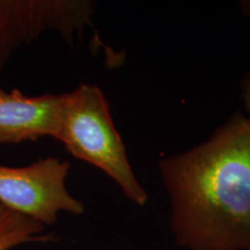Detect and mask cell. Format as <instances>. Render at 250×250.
Wrapping results in <instances>:
<instances>
[{
    "instance_id": "1",
    "label": "cell",
    "mask_w": 250,
    "mask_h": 250,
    "mask_svg": "<svg viewBox=\"0 0 250 250\" xmlns=\"http://www.w3.org/2000/svg\"><path fill=\"white\" fill-rule=\"evenodd\" d=\"M158 166L180 248L250 250V121L243 112Z\"/></svg>"
},
{
    "instance_id": "2",
    "label": "cell",
    "mask_w": 250,
    "mask_h": 250,
    "mask_svg": "<svg viewBox=\"0 0 250 250\" xmlns=\"http://www.w3.org/2000/svg\"><path fill=\"white\" fill-rule=\"evenodd\" d=\"M62 96L55 139L62 142L72 155L108 175L127 201L139 208L145 206L148 195L131 167L102 90L83 83Z\"/></svg>"
},
{
    "instance_id": "3",
    "label": "cell",
    "mask_w": 250,
    "mask_h": 250,
    "mask_svg": "<svg viewBox=\"0 0 250 250\" xmlns=\"http://www.w3.org/2000/svg\"><path fill=\"white\" fill-rule=\"evenodd\" d=\"M70 164L45 158L26 167L0 166V205L43 226L55 224L65 212L83 214L85 206L66 187Z\"/></svg>"
},
{
    "instance_id": "4",
    "label": "cell",
    "mask_w": 250,
    "mask_h": 250,
    "mask_svg": "<svg viewBox=\"0 0 250 250\" xmlns=\"http://www.w3.org/2000/svg\"><path fill=\"white\" fill-rule=\"evenodd\" d=\"M95 9L90 0H0V72L19 48L49 31L72 43L94 27Z\"/></svg>"
},
{
    "instance_id": "5",
    "label": "cell",
    "mask_w": 250,
    "mask_h": 250,
    "mask_svg": "<svg viewBox=\"0 0 250 250\" xmlns=\"http://www.w3.org/2000/svg\"><path fill=\"white\" fill-rule=\"evenodd\" d=\"M62 94L23 95L0 90V145L34 142L57 133Z\"/></svg>"
},
{
    "instance_id": "6",
    "label": "cell",
    "mask_w": 250,
    "mask_h": 250,
    "mask_svg": "<svg viewBox=\"0 0 250 250\" xmlns=\"http://www.w3.org/2000/svg\"><path fill=\"white\" fill-rule=\"evenodd\" d=\"M45 226L0 205V250H11L24 243L48 241Z\"/></svg>"
},
{
    "instance_id": "7",
    "label": "cell",
    "mask_w": 250,
    "mask_h": 250,
    "mask_svg": "<svg viewBox=\"0 0 250 250\" xmlns=\"http://www.w3.org/2000/svg\"><path fill=\"white\" fill-rule=\"evenodd\" d=\"M240 96L245 109V115L250 121V64L248 71L242 77L241 83H240Z\"/></svg>"
},
{
    "instance_id": "8",
    "label": "cell",
    "mask_w": 250,
    "mask_h": 250,
    "mask_svg": "<svg viewBox=\"0 0 250 250\" xmlns=\"http://www.w3.org/2000/svg\"><path fill=\"white\" fill-rule=\"evenodd\" d=\"M240 9H241L242 14L247 18H250V0H243L240 1Z\"/></svg>"
}]
</instances>
